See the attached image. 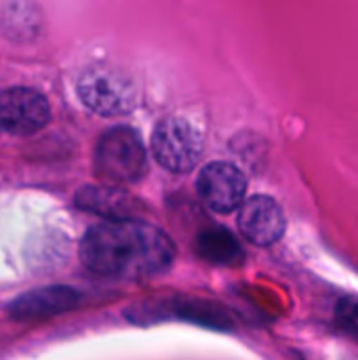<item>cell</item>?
Listing matches in <instances>:
<instances>
[{"label": "cell", "mask_w": 358, "mask_h": 360, "mask_svg": "<svg viewBox=\"0 0 358 360\" xmlns=\"http://www.w3.org/2000/svg\"><path fill=\"white\" fill-rule=\"evenodd\" d=\"M175 255V243L167 232L141 219L103 221L87 230L80 243L84 268L103 278H152L165 274Z\"/></svg>", "instance_id": "6da1fadb"}, {"label": "cell", "mask_w": 358, "mask_h": 360, "mask_svg": "<svg viewBox=\"0 0 358 360\" xmlns=\"http://www.w3.org/2000/svg\"><path fill=\"white\" fill-rule=\"evenodd\" d=\"M93 165L97 177L112 186L139 181L148 171V156L141 137L129 127L106 131L97 141Z\"/></svg>", "instance_id": "7a4b0ae2"}, {"label": "cell", "mask_w": 358, "mask_h": 360, "mask_svg": "<svg viewBox=\"0 0 358 360\" xmlns=\"http://www.w3.org/2000/svg\"><path fill=\"white\" fill-rule=\"evenodd\" d=\"M127 319L139 325L160 321H184L217 331H230L234 325L226 308L196 297H165L156 302H146L131 308V312H127Z\"/></svg>", "instance_id": "3957f363"}, {"label": "cell", "mask_w": 358, "mask_h": 360, "mask_svg": "<svg viewBox=\"0 0 358 360\" xmlns=\"http://www.w3.org/2000/svg\"><path fill=\"white\" fill-rule=\"evenodd\" d=\"M78 97L101 116H120L135 108V86L127 74L114 68H89L78 80Z\"/></svg>", "instance_id": "277c9868"}, {"label": "cell", "mask_w": 358, "mask_h": 360, "mask_svg": "<svg viewBox=\"0 0 358 360\" xmlns=\"http://www.w3.org/2000/svg\"><path fill=\"white\" fill-rule=\"evenodd\" d=\"M152 152L162 169L171 173H188L200 160L203 135L190 120L169 116L162 118L154 129Z\"/></svg>", "instance_id": "5b68a950"}, {"label": "cell", "mask_w": 358, "mask_h": 360, "mask_svg": "<svg viewBox=\"0 0 358 360\" xmlns=\"http://www.w3.org/2000/svg\"><path fill=\"white\" fill-rule=\"evenodd\" d=\"M196 192L207 209L226 215L243 207L247 196V177L230 162H209L196 179Z\"/></svg>", "instance_id": "8992f818"}, {"label": "cell", "mask_w": 358, "mask_h": 360, "mask_svg": "<svg viewBox=\"0 0 358 360\" xmlns=\"http://www.w3.org/2000/svg\"><path fill=\"white\" fill-rule=\"evenodd\" d=\"M49 101L34 89L13 86L0 91V131L11 135H32L46 127Z\"/></svg>", "instance_id": "52a82bcc"}, {"label": "cell", "mask_w": 358, "mask_h": 360, "mask_svg": "<svg viewBox=\"0 0 358 360\" xmlns=\"http://www.w3.org/2000/svg\"><path fill=\"white\" fill-rule=\"evenodd\" d=\"M238 232L255 247H270L279 243L287 228L283 207L272 196H251L238 209Z\"/></svg>", "instance_id": "ba28073f"}, {"label": "cell", "mask_w": 358, "mask_h": 360, "mask_svg": "<svg viewBox=\"0 0 358 360\" xmlns=\"http://www.w3.org/2000/svg\"><path fill=\"white\" fill-rule=\"evenodd\" d=\"M80 211L93 213L103 217L106 221H122V219H137L143 205L129 192L116 186H84L76 192L74 198Z\"/></svg>", "instance_id": "9c48e42d"}, {"label": "cell", "mask_w": 358, "mask_h": 360, "mask_svg": "<svg viewBox=\"0 0 358 360\" xmlns=\"http://www.w3.org/2000/svg\"><path fill=\"white\" fill-rule=\"evenodd\" d=\"M80 302V293L72 287H44L19 295L8 304V314L17 321L49 319L61 312H70Z\"/></svg>", "instance_id": "30bf717a"}, {"label": "cell", "mask_w": 358, "mask_h": 360, "mask_svg": "<svg viewBox=\"0 0 358 360\" xmlns=\"http://www.w3.org/2000/svg\"><path fill=\"white\" fill-rule=\"evenodd\" d=\"M194 251L200 259L211 264H224V266L236 264L243 257V249L238 247V240L232 236V232L219 226L203 228L194 238Z\"/></svg>", "instance_id": "8fae6325"}, {"label": "cell", "mask_w": 358, "mask_h": 360, "mask_svg": "<svg viewBox=\"0 0 358 360\" xmlns=\"http://www.w3.org/2000/svg\"><path fill=\"white\" fill-rule=\"evenodd\" d=\"M335 321L346 333L358 338V295L340 297L335 304Z\"/></svg>", "instance_id": "7c38bea8"}]
</instances>
